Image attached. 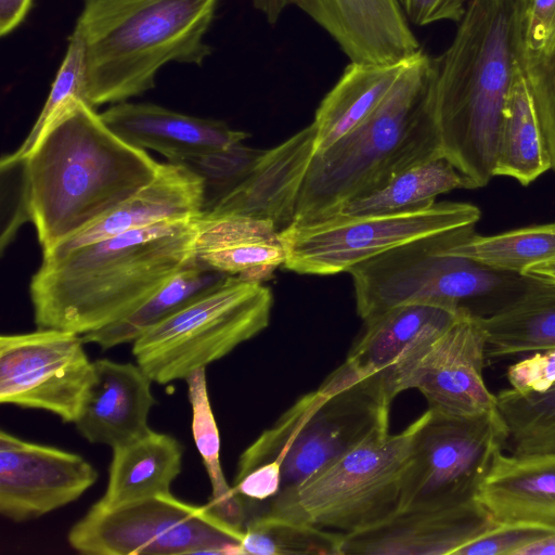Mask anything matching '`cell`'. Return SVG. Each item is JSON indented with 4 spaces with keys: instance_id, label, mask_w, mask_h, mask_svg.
<instances>
[{
    "instance_id": "cell-31",
    "label": "cell",
    "mask_w": 555,
    "mask_h": 555,
    "mask_svg": "<svg viewBox=\"0 0 555 555\" xmlns=\"http://www.w3.org/2000/svg\"><path fill=\"white\" fill-rule=\"evenodd\" d=\"M185 382L192 409V435L211 486L206 505L227 524L244 530L248 514L222 470L219 429L209 400L205 369L195 371Z\"/></svg>"
},
{
    "instance_id": "cell-3",
    "label": "cell",
    "mask_w": 555,
    "mask_h": 555,
    "mask_svg": "<svg viewBox=\"0 0 555 555\" xmlns=\"http://www.w3.org/2000/svg\"><path fill=\"white\" fill-rule=\"evenodd\" d=\"M30 221L42 254L109 214L158 172L160 163L119 138L76 101L26 157Z\"/></svg>"
},
{
    "instance_id": "cell-42",
    "label": "cell",
    "mask_w": 555,
    "mask_h": 555,
    "mask_svg": "<svg viewBox=\"0 0 555 555\" xmlns=\"http://www.w3.org/2000/svg\"><path fill=\"white\" fill-rule=\"evenodd\" d=\"M410 22L417 26L439 21L460 23L470 0H398Z\"/></svg>"
},
{
    "instance_id": "cell-33",
    "label": "cell",
    "mask_w": 555,
    "mask_h": 555,
    "mask_svg": "<svg viewBox=\"0 0 555 555\" xmlns=\"http://www.w3.org/2000/svg\"><path fill=\"white\" fill-rule=\"evenodd\" d=\"M343 533L264 512L247 519L241 555H340Z\"/></svg>"
},
{
    "instance_id": "cell-2",
    "label": "cell",
    "mask_w": 555,
    "mask_h": 555,
    "mask_svg": "<svg viewBox=\"0 0 555 555\" xmlns=\"http://www.w3.org/2000/svg\"><path fill=\"white\" fill-rule=\"evenodd\" d=\"M202 216L133 230L42 260L29 284L37 328L85 335L133 311L193 259Z\"/></svg>"
},
{
    "instance_id": "cell-38",
    "label": "cell",
    "mask_w": 555,
    "mask_h": 555,
    "mask_svg": "<svg viewBox=\"0 0 555 555\" xmlns=\"http://www.w3.org/2000/svg\"><path fill=\"white\" fill-rule=\"evenodd\" d=\"M555 532V527L537 522H503L460 547L454 555H516L522 547Z\"/></svg>"
},
{
    "instance_id": "cell-30",
    "label": "cell",
    "mask_w": 555,
    "mask_h": 555,
    "mask_svg": "<svg viewBox=\"0 0 555 555\" xmlns=\"http://www.w3.org/2000/svg\"><path fill=\"white\" fill-rule=\"evenodd\" d=\"M461 188L466 189L464 177L446 158H435L399 173L370 194L345 203L335 215L369 216L414 211L434 205L438 195Z\"/></svg>"
},
{
    "instance_id": "cell-32",
    "label": "cell",
    "mask_w": 555,
    "mask_h": 555,
    "mask_svg": "<svg viewBox=\"0 0 555 555\" xmlns=\"http://www.w3.org/2000/svg\"><path fill=\"white\" fill-rule=\"evenodd\" d=\"M452 248L487 267L522 274L532 266L555 259V222L488 236L477 234L470 227Z\"/></svg>"
},
{
    "instance_id": "cell-21",
    "label": "cell",
    "mask_w": 555,
    "mask_h": 555,
    "mask_svg": "<svg viewBox=\"0 0 555 555\" xmlns=\"http://www.w3.org/2000/svg\"><path fill=\"white\" fill-rule=\"evenodd\" d=\"M101 117L127 143L154 150L171 163L224 151L250 137L222 120L190 116L152 103H116Z\"/></svg>"
},
{
    "instance_id": "cell-8",
    "label": "cell",
    "mask_w": 555,
    "mask_h": 555,
    "mask_svg": "<svg viewBox=\"0 0 555 555\" xmlns=\"http://www.w3.org/2000/svg\"><path fill=\"white\" fill-rule=\"evenodd\" d=\"M423 414L403 431L377 435L309 479L282 489L267 512L352 532L399 508L402 481Z\"/></svg>"
},
{
    "instance_id": "cell-27",
    "label": "cell",
    "mask_w": 555,
    "mask_h": 555,
    "mask_svg": "<svg viewBox=\"0 0 555 555\" xmlns=\"http://www.w3.org/2000/svg\"><path fill=\"white\" fill-rule=\"evenodd\" d=\"M487 357L555 348V281L527 275L521 294L501 311L480 318Z\"/></svg>"
},
{
    "instance_id": "cell-14",
    "label": "cell",
    "mask_w": 555,
    "mask_h": 555,
    "mask_svg": "<svg viewBox=\"0 0 555 555\" xmlns=\"http://www.w3.org/2000/svg\"><path fill=\"white\" fill-rule=\"evenodd\" d=\"M487 335L478 317L462 311L391 379V400L417 389L428 409L452 416H474L496 409V395L483 378Z\"/></svg>"
},
{
    "instance_id": "cell-40",
    "label": "cell",
    "mask_w": 555,
    "mask_h": 555,
    "mask_svg": "<svg viewBox=\"0 0 555 555\" xmlns=\"http://www.w3.org/2000/svg\"><path fill=\"white\" fill-rule=\"evenodd\" d=\"M555 40V0H525L519 55L545 52Z\"/></svg>"
},
{
    "instance_id": "cell-43",
    "label": "cell",
    "mask_w": 555,
    "mask_h": 555,
    "mask_svg": "<svg viewBox=\"0 0 555 555\" xmlns=\"http://www.w3.org/2000/svg\"><path fill=\"white\" fill-rule=\"evenodd\" d=\"M34 0H0V35L12 33L27 16Z\"/></svg>"
},
{
    "instance_id": "cell-20",
    "label": "cell",
    "mask_w": 555,
    "mask_h": 555,
    "mask_svg": "<svg viewBox=\"0 0 555 555\" xmlns=\"http://www.w3.org/2000/svg\"><path fill=\"white\" fill-rule=\"evenodd\" d=\"M206 203L205 180L182 163L160 164L155 178L114 210L42 254L54 260L82 245L168 221L198 218Z\"/></svg>"
},
{
    "instance_id": "cell-12",
    "label": "cell",
    "mask_w": 555,
    "mask_h": 555,
    "mask_svg": "<svg viewBox=\"0 0 555 555\" xmlns=\"http://www.w3.org/2000/svg\"><path fill=\"white\" fill-rule=\"evenodd\" d=\"M423 417L404 472L399 508L475 500L508 437L498 408L474 416L428 409Z\"/></svg>"
},
{
    "instance_id": "cell-37",
    "label": "cell",
    "mask_w": 555,
    "mask_h": 555,
    "mask_svg": "<svg viewBox=\"0 0 555 555\" xmlns=\"http://www.w3.org/2000/svg\"><path fill=\"white\" fill-rule=\"evenodd\" d=\"M555 171V40L543 53L519 55Z\"/></svg>"
},
{
    "instance_id": "cell-7",
    "label": "cell",
    "mask_w": 555,
    "mask_h": 555,
    "mask_svg": "<svg viewBox=\"0 0 555 555\" xmlns=\"http://www.w3.org/2000/svg\"><path fill=\"white\" fill-rule=\"evenodd\" d=\"M328 377L244 450L235 476L273 462L281 467L282 490L309 479L370 438L389 433L391 399L380 380H347L333 373Z\"/></svg>"
},
{
    "instance_id": "cell-41",
    "label": "cell",
    "mask_w": 555,
    "mask_h": 555,
    "mask_svg": "<svg viewBox=\"0 0 555 555\" xmlns=\"http://www.w3.org/2000/svg\"><path fill=\"white\" fill-rule=\"evenodd\" d=\"M507 379L519 392L542 393L555 386V348L538 350L512 364Z\"/></svg>"
},
{
    "instance_id": "cell-45",
    "label": "cell",
    "mask_w": 555,
    "mask_h": 555,
    "mask_svg": "<svg viewBox=\"0 0 555 555\" xmlns=\"http://www.w3.org/2000/svg\"><path fill=\"white\" fill-rule=\"evenodd\" d=\"M522 275L555 281V259L528 268Z\"/></svg>"
},
{
    "instance_id": "cell-35",
    "label": "cell",
    "mask_w": 555,
    "mask_h": 555,
    "mask_svg": "<svg viewBox=\"0 0 555 555\" xmlns=\"http://www.w3.org/2000/svg\"><path fill=\"white\" fill-rule=\"evenodd\" d=\"M78 100L86 101L85 49L81 37L73 30L64 59L37 120L17 150L3 157L11 160L26 158Z\"/></svg>"
},
{
    "instance_id": "cell-25",
    "label": "cell",
    "mask_w": 555,
    "mask_h": 555,
    "mask_svg": "<svg viewBox=\"0 0 555 555\" xmlns=\"http://www.w3.org/2000/svg\"><path fill=\"white\" fill-rule=\"evenodd\" d=\"M112 449L107 487L94 503L101 508L168 493L182 470L183 447L168 434L150 430Z\"/></svg>"
},
{
    "instance_id": "cell-44",
    "label": "cell",
    "mask_w": 555,
    "mask_h": 555,
    "mask_svg": "<svg viewBox=\"0 0 555 555\" xmlns=\"http://www.w3.org/2000/svg\"><path fill=\"white\" fill-rule=\"evenodd\" d=\"M516 555H555V532L522 547Z\"/></svg>"
},
{
    "instance_id": "cell-18",
    "label": "cell",
    "mask_w": 555,
    "mask_h": 555,
    "mask_svg": "<svg viewBox=\"0 0 555 555\" xmlns=\"http://www.w3.org/2000/svg\"><path fill=\"white\" fill-rule=\"evenodd\" d=\"M315 128L305 127L263 152L248 175L205 216L236 215L269 221L280 232L295 218L299 194L315 153Z\"/></svg>"
},
{
    "instance_id": "cell-23",
    "label": "cell",
    "mask_w": 555,
    "mask_h": 555,
    "mask_svg": "<svg viewBox=\"0 0 555 555\" xmlns=\"http://www.w3.org/2000/svg\"><path fill=\"white\" fill-rule=\"evenodd\" d=\"M194 258L206 268L262 284L283 266L285 250L279 231L269 221L203 215Z\"/></svg>"
},
{
    "instance_id": "cell-19",
    "label": "cell",
    "mask_w": 555,
    "mask_h": 555,
    "mask_svg": "<svg viewBox=\"0 0 555 555\" xmlns=\"http://www.w3.org/2000/svg\"><path fill=\"white\" fill-rule=\"evenodd\" d=\"M461 312L428 304H406L376 314L364 321L362 336L334 372L348 380L377 378L388 393L397 372Z\"/></svg>"
},
{
    "instance_id": "cell-17",
    "label": "cell",
    "mask_w": 555,
    "mask_h": 555,
    "mask_svg": "<svg viewBox=\"0 0 555 555\" xmlns=\"http://www.w3.org/2000/svg\"><path fill=\"white\" fill-rule=\"evenodd\" d=\"M498 522L477 500L452 506H409L343 533L340 555H454Z\"/></svg>"
},
{
    "instance_id": "cell-36",
    "label": "cell",
    "mask_w": 555,
    "mask_h": 555,
    "mask_svg": "<svg viewBox=\"0 0 555 555\" xmlns=\"http://www.w3.org/2000/svg\"><path fill=\"white\" fill-rule=\"evenodd\" d=\"M263 152L240 143L224 151L183 162L205 180L206 198L214 193L204 211L241 183Z\"/></svg>"
},
{
    "instance_id": "cell-13",
    "label": "cell",
    "mask_w": 555,
    "mask_h": 555,
    "mask_svg": "<svg viewBox=\"0 0 555 555\" xmlns=\"http://www.w3.org/2000/svg\"><path fill=\"white\" fill-rule=\"evenodd\" d=\"M80 334L37 328L0 337V402L75 423L93 378Z\"/></svg>"
},
{
    "instance_id": "cell-24",
    "label": "cell",
    "mask_w": 555,
    "mask_h": 555,
    "mask_svg": "<svg viewBox=\"0 0 555 555\" xmlns=\"http://www.w3.org/2000/svg\"><path fill=\"white\" fill-rule=\"evenodd\" d=\"M476 499L498 524L555 527V452L495 456Z\"/></svg>"
},
{
    "instance_id": "cell-22",
    "label": "cell",
    "mask_w": 555,
    "mask_h": 555,
    "mask_svg": "<svg viewBox=\"0 0 555 555\" xmlns=\"http://www.w3.org/2000/svg\"><path fill=\"white\" fill-rule=\"evenodd\" d=\"M153 380L137 363L99 359L75 426L90 443L114 448L150 430L149 415L156 400Z\"/></svg>"
},
{
    "instance_id": "cell-5",
    "label": "cell",
    "mask_w": 555,
    "mask_h": 555,
    "mask_svg": "<svg viewBox=\"0 0 555 555\" xmlns=\"http://www.w3.org/2000/svg\"><path fill=\"white\" fill-rule=\"evenodd\" d=\"M219 0H83L86 101L116 104L155 87L168 63L202 66Z\"/></svg>"
},
{
    "instance_id": "cell-4",
    "label": "cell",
    "mask_w": 555,
    "mask_h": 555,
    "mask_svg": "<svg viewBox=\"0 0 555 555\" xmlns=\"http://www.w3.org/2000/svg\"><path fill=\"white\" fill-rule=\"evenodd\" d=\"M430 62L422 50L410 57L375 111L314 153L293 222L333 216L345 203L383 188L399 173L443 157L426 104Z\"/></svg>"
},
{
    "instance_id": "cell-34",
    "label": "cell",
    "mask_w": 555,
    "mask_h": 555,
    "mask_svg": "<svg viewBox=\"0 0 555 555\" xmlns=\"http://www.w3.org/2000/svg\"><path fill=\"white\" fill-rule=\"evenodd\" d=\"M496 405L512 454L555 452V386L542 393L504 389L496 393Z\"/></svg>"
},
{
    "instance_id": "cell-1",
    "label": "cell",
    "mask_w": 555,
    "mask_h": 555,
    "mask_svg": "<svg viewBox=\"0 0 555 555\" xmlns=\"http://www.w3.org/2000/svg\"><path fill=\"white\" fill-rule=\"evenodd\" d=\"M525 0H470L454 39L431 59L426 104L443 157L466 189L494 177L508 93L521 44Z\"/></svg>"
},
{
    "instance_id": "cell-11",
    "label": "cell",
    "mask_w": 555,
    "mask_h": 555,
    "mask_svg": "<svg viewBox=\"0 0 555 555\" xmlns=\"http://www.w3.org/2000/svg\"><path fill=\"white\" fill-rule=\"evenodd\" d=\"M480 209L468 203H439L387 215L344 216L293 222L279 232L283 268L299 274L333 275L411 241L476 225Z\"/></svg>"
},
{
    "instance_id": "cell-26",
    "label": "cell",
    "mask_w": 555,
    "mask_h": 555,
    "mask_svg": "<svg viewBox=\"0 0 555 555\" xmlns=\"http://www.w3.org/2000/svg\"><path fill=\"white\" fill-rule=\"evenodd\" d=\"M351 62L315 111V152L323 151L361 124L386 98L406 62Z\"/></svg>"
},
{
    "instance_id": "cell-28",
    "label": "cell",
    "mask_w": 555,
    "mask_h": 555,
    "mask_svg": "<svg viewBox=\"0 0 555 555\" xmlns=\"http://www.w3.org/2000/svg\"><path fill=\"white\" fill-rule=\"evenodd\" d=\"M230 276L198 263L193 257L180 271L133 311L98 331L81 335L85 344L107 350L133 343L145 332L222 285Z\"/></svg>"
},
{
    "instance_id": "cell-15",
    "label": "cell",
    "mask_w": 555,
    "mask_h": 555,
    "mask_svg": "<svg viewBox=\"0 0 555 555\" xmlns=\"http://www.w3.org/2000/svg\"><path fill=\"white\" fill-rule=\"evenodd\" d=\"M80 454L0 431V513L37 519L79 499L98 480Z\"/></svg>"
},
{
    "instance_id": "cell-6",
    "label": "cell",
    "mask_w": 555,
    "mask_h": 555,
    "mask_svg": "<svg viewBox=\"0 0 555 555\" xmlns=\"http://www.w3.org/2000/svg\"><path fill=\"white\" fill-rule=\"evenodd\" d=\"M468 228L411 241L352 267L359 317L365 321L397 306L428 304L487 318L513 302L527 276L455 253L453 244Z\"/></svg>"
},
{
    "instance_id": "cell-16",
    "label": "cell",
    "mask_w": 555,
    "mask_h": 555,
    "mask_svg": "<svg viewBox=\"0 0 555 555\" xmlns=\"http://www.w3.org/2000/svg\"><path fill=\"white\" fill-rule=\"evenodd\" d=\"M270 24L296 5L324 28L351 62L396 64L421 49L398 0H251Z\"/></svg>"
},
{
    "instance_id": "cell-10",
    "label": "cell",
    "mask_w": 555,
    "mask_h": 555,
    "mask_svg": "<svg viewBox=\"0 0 555 555\" xmlns=\"http://www.w3.org/2000/svg\"><path fill=\"white\" fill-rule=\"evenodd\" d=\"M243 531L171 492L113 508L94 504L68 531L72 548L86 555H241Z\"/></svg>"
},
{
    "instance_id": "cell-9",
    "label": "cell",
    "mask_w": 555,
    "mask_h": 555,
    "mask_svg": "<svg viewBox=\"0 0 555 555\" xmlns=\"http://www.w3.org/2000/svg\"><path fill=\"white\" fill-rule=\"evenodd\" d=\"M269 287L230 276L132 343L137 363L165 385L220 360L270 323Z\"/></svg>"
},
{
    "instance_id": "cell-29",
    "label": "cell",
    "mask_w": 555,
    "mask_h": 555,
    "mask_svg": "<svg viewBox=\"0 0 555 555\" xmlns=\"http://www.w3.org/2000/svg\"><path fill=\"white\" fill-rule=\"evenodd\" d=\"M552 169L550 154L526 77L518 64L508 93L494 177L526 186Z\"/></svg>"
},
{
    "instance_id": "cell-39",
    "label": "cell",
    "mask_w": 555,
    "mask_h": 555,
    "mask_svg": "<svg viewBox=\"0 0 555 555\" xmlns=\"http://www.w3.org/2000/svg\"><path fill=\"white\" fill-rule=\"evenodd\" d=\"M2 225L1 254L14 238L18 228L30 221L29 197L25 159L11 160L4 157L0 162Z\"/></svg>"
}]
</instances>
